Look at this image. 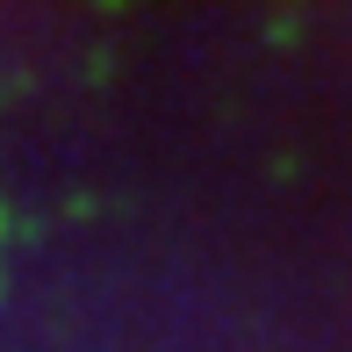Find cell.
<instances>
[{
	"instance_id": "1",
	"label": "cell",
	"mask_w": 352,
	"mask_h": 352,
	"mask_svg": "<svg viewBox=\"0 0 352 352\" xmlns=\"http://www.w3.org/2000/svg\"><path fill=\"white\" fill-rule=\"evenodd\" d=\"M0 230H8V209H0Z\"/></svg>"
}]
</instances>
